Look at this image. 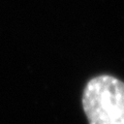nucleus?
<instances>
[{"instance_id": "obj_1", "label": "nucleus", "mask_w": 124, "mask_h": 124, "mask_svg": "<svg viewBox=\"0 0 124 124\" xmlns=\"http://www.w3.org/2000/svg\"><path fill=\"white\" fill-rule=\"evenodd\" d=\"M83 108L89 124H124V83L107 75L93 78L84 89Z\"/></svg>"}]
</instances>
